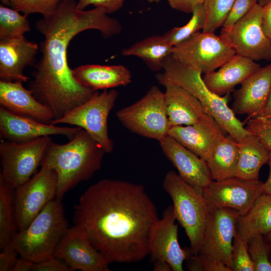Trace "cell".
I'll return each instance as SVG.
<instances>
[{
    "instance_id": "1",
    "label": "cell",
    "mask_w": 271,
    "mask_h": 271,
    "mask_svg": "<svg viewBox=\"0 0 271 271\" xmlns=\"http://www.w3.org/2000/svg\"><path fill=\"white\" fill-rule=\"evenodd\" d=\"M159 219L144 186L105 179L91 185L74 206L73 222L111 263H133L149 255V240Z\"/></svg>"
},
{
    "instance_id": "2",
    "label": "cell",
    "mask_w": 271,
    "mask_h": 271,
    "mask_svg": "<svg viewBox=\"0 0 271 271\" xmlns=\"http://www.w3.org/2000/svg\"><path fill=\"white\" fill-rule=\"evenodd\" d=\"M35 27L44 39L40 43L41 57L35 65L29 89L51 110L54 119H58L96 92L80 84L69 66L67 52L71 40L90 29L108 38L118 34L121 26L102 8L81 10L75 0H61L55 11L37 21Z\"/></svg>"
},
{
    "instance_id": "3",
    "label": "cell",
    "mask_w": 271,
    "mask_h": 271,
    "mask_svg": "<svg viewBox=\"0 0 271 271\" xmlns=\"http://www.w3.org/2000/svg\"><path fill=\"white\" fill-rule=\"evenodd\" d=\"M105 154L103 149L82 128L67 143L52 141L41 166L52 170L56 174V198L62 200L68 191L90 179L100 169Z\"/></svg>"
},
{
    "instance_id": "4",
    "label": "cell",
    "mask_w": 271,
    "mask_h": 271,
    "mask_svg": "<svg viewBox=\"0 0 271 271\" xmlns=\"http://www.w3.org/2000/svg\"><path fill=\"white\" fill-rule=\"evenodd\" d=\"M164 72L157 74V80H165L183 88L197 98L206 114L212 116L221 127L236 142L250 132L228 105L229 94L219 96L206 85L202 73L178 61L172 54L165 60Z\"/></svg>"
},
{
    "instance_id": "5",
    "label": "cell",
    "mask_w": 271,
    "mask_h": 271,
    "mask_svg": "<svg viewBox=\"0 0 271 271\" xmlns=\"http://www.w3.org/2000/svg\"><path fill=\"white\" fill-rule=\"evenodd\" d=\"M68 228L61 200L56 197L26 228L16 233L11 242L20 256L38 262L54 257Z\"/></svg>"
},
{
    "instance_id": "6",
    "label": "cell",
    "mask_w": 271,
    "mask_h": 271,
    "mask_svg": "<svg viewBox=\"0 0 271 271\" xmlns=\"http://www.w3.org/2000/svg\"><path fill=\"white\" fill-rule=\"evenodd\" d=\"M163 187L172 200L176 220L185 230L191 251L197 254L209 213L202 192L188 184L173 171H168L165 175Z\"/></svg>"
},
{
    "instance_id": "7",
    "label": "cell",
    "mask_w": 271,
    "mask_h": 271,
    "mask_svg": "<svg viewBox=\"0 0 271 271\" xmlns=\"http://www.w3.org/2000/svg\"><path fill=\"white\" fill-rule=\"evenodd\" d=\"M116 116L130 131L159 143L168 135L170 128L165 93L157 86L135 103L117 110Z\"/></svg>"
},
{
    "instance_id": "8",
    "label": "cell",
    "mask_w": 271,
    "mask_h": 271,
    "mask_svg": "<svg viewBox=\"0 0 271 271\" xmlns=\"http://www.w3.org/2000/svg\"><path fill=\"white\" fill-rule=\"evenodd\" d=\"M118 92L114 89L96 91L84 103L75 108L62 117L53 120L51 123L69 124L86 130L103 149L110 153L114 144L108 132V117L113 108Z\"/></svg>"
},
{
    "instance_id": "9",
    "label": "cell",
    "mask_w": 271,
    "mask_h": 271,
    "mask_svg": "<svg viewBox=\"0 0 271 271\" xmlns=\"http://www.w3.org/2000/svg\"><path fill=\"white\" fill-rule=\"evenodd\" d=\"M52 141L50 136L20 143L2 141L0 178L14 189L29 180L41 166L47 148Z\"/></svg>"
},
{
    "instance_id": "10",
    "label": "cell",
    "mask_w": 271,
    "mask_h": 271,
    "mask_svg": "<svg viewBox=\"0 0 271 271\" xmlns=\"http://www.w3.org/2000/svg\"><path fill=\"white\" fill-rule=\"evenodd\" d=\"M235 54L222 36L202 31L174 46L172 55L180 63L205 74L220 68Z\"/></svg>"
},
{
    "instance_id": "11",
    "label": "cell",
    "mask_w": 271,
    "mask_h": 271,
    "mask_svg": "<svg viewBox=\"0 0 271 271\" xmlns=\"http://www.w3.org/2000/svg\"><path fill=\"white\" fill-rule=\"evenodd\" d=\"M13 206L18 231L26 228L57 194L55 172L45 166L15 189Z\"/></svg>"
},
{
    "instance_id": "12",
    "label": "cell",
    "mask_w": 271,
    "mask_h": 271,
    "mask_svg": "<svg viewBox=\"0 0 271 271\" xmlns=\"http://www.w3.org/2000/svg\"><path fill=\"white\" fill-rule=\"evenodd\" d=\"M262 7L258 4L228 32L220 36L229 43L236 54L254 61H271V38L262 24Z\"/></svg>"
},
{
    "instance_id": "13",
    "label": "cell",
    "mask_w": 271,
    "mask_h": 271,
    "mask_svg": "<svg viewBox=\"0 0 271 271\" xmlns=\"http://www.w3.org/2000/svg\"><path fill=\"white\" fill-rule=\"evenodd\" d=\"M262 182L233 177L220 181L212 180L202 195L209 212L229 208L246 213L263 192Z\"/></svg>"
},
{
    "instance_id": "14",
    "label": "cell",
    "mask_w": 271,
    "mask_h": 271,
    "mask_svg": "<svg viewBox=\"0 0 271 271\" xmlns=\"http://www.w3.org/2000/svg\"><path fill=\"white\" fill-rule=\"evenodd\" d=\"M239 215V212L229 208L209 212L197 254L222 262L230 268L236 222Z\"/></svg>"
},
{
    "instance_id": "15",
    "label": "cell",
    "mask_w": 271,
    "mask_h": 271,
    "mask_svg": "<svg viewBox=\"0 0 271 271\" xmlns=\"http://www.w3.org/2000/svg\"><path fill=\"white\" fill-rule=\"evenodd\" d=\"M54 257L65 261L73 270H110L103 255L91 244L84 232L75 225L69 227Z\"/></svg>"
},
{
    "instance_id": "16",
    "label": "cell",
    "mask_w": 271,
    "mask_h": 271,
    "mask_svg": "<svg viewBox=\"0 0 271 271\" xmlns=\"http://www.w3.org/2000/svg\"><path fill=\"white\" fill-rule=\"evenodd\" d=\"M176 220L173 206H169L153 227L149 240V255L153 261L164 260L170 264L172 270L183 271L186 250L179 243Z\"/></svg>"
},
{
    "instance_id": "17",
    "label": "cell",
    "mask_w": 271,
    "mask_h": 271,
    "mask_svg": "<svg viewBox=\"0 0 271 271\" xmlns=\"http://www.w3.org/2000/svg\"><path fill=\"white\" fill-rule=\"evenodd\" d=\"M81 129L43 123L0 107V136L7 141L20 143L52 135H61L71 140Z\"/></svg>"
},
{
    "instance_id": "18",
    "label": "cell",
    "mask_w": 271,
    "mask_h": 271,
    "mask_svg": "<svg viewBox=\"0 0 271 271\" xmlns=\"http://www.w3.org/2000/svg\"><path fill=\"white\" fill-rule=\"evenodd\" d=\"M225 131L208 114L189 125L170 127L168 135L207 162Z\"/></svg>"
},
{
    "instance_id": "19",
    "label": "cell",
    "mask_w": 271,
    "mask_h": 271,
    "mask_svg": "<svg viewBox=\"0 0 271 271\" xmlns=\"http://www.w3.org/2000/svg\"><path fill=\"white\" fill-rule=\"evenodd\" d=\"M271 90V63L260 67L249 75L234 93L231 109L235 114L249 118L260 116Z\"/></svg>"
},
{
    "instance_id": "20",
    "label": "cell",
    "mask_w": 271,
    "mask_h": 271,
    "mask_svg": "<svg viewBox=\"0 0 271 271\" xmlns=\"http://www.w3.org/2000/svg\"><path fill=\"white\" fill-rule=\"evenodd\" d=\"M159 144L180 177L202 192L212 180L206 162L169 135Z\"/></svg>"
},
{
    "instance_id": "21",
    "label": "cell",
    "mask_w": 271,
    "mask_h": 271,
    "mask_svg": "<svg viewBox=\"0 0 271 271\" xmlns=\"http://www.w3.org/2000/svg\"><path fill=\"white\" fill-rule=\"evenodd\" d=\"M39 46L24 36L0 40V79L5 81L27 82L24 70L35 63Z\"/></svg>"
},
{
    "instance_id": "22",
    "label": "cell",
    "mask_w": 271,
    "mask_h": 271,
    "mask_svg": "<svg viewBox=\"0 0 271 271\" xmlns=\"http://www.w3.org/2000/svg\"><path fill=\"white\" fill-rule=\"evenodd\" d=\"M22 82L0 80V104L9 111L45 123L54 119L51 110L38 101Z\"/></svg>"
},
{
    "instance_id": "23",
    "label": "cell",
    "mask_w": 271,
    "mask_h": 271,
    "mask_svg": "<svg viewBox=\"0 0 271 271\" xmlns=\"http://www.w3.org/2000/svg\"><path fill=\"white\" fill-rule=\"evenodd\" d=\"M158 81L165 88L166 109L170 127L194 124L205 115L200 102L190 92L167 80Z\"/></svg>"
},
{
    "instance_id": "24",
    "label": "cell",
    "mask_w": 271,
    "mask_h": 271,
    "mask_svg": "<svg viewBox=\"0 0 271 271\" xmlns=\"http://www.w3.org/2000/svg\"><path fill=\"white\" fill-rule=\"evenodd\" d=\"M260 67L255 61L235 54L218 70L205 74L203 80L211 91L224 96Z\"/></svg>"
},
{
    "instance_id": "25",
    "label": "cell",
    "mask_w": 271,
    "mask_h": 271,
    "mask_svg": "<svg viewBox=\"0 0 271 271\" xmlns=\"http://www.w3.org/2000/svg\"><path fill=\"white\" fill-rule=\"evenodd\" d=\"M72 72L80 84L94 91L125 86L131 81V72L121 65H83L72 69Z\"/></svg>"
},
{
    "instance_id": "26",
    "label": "cell",
    "mask_w": 271,
    "mask_h": 271,
    "mask_svg": "<svg viewBox=\"0 0 271 271\" xmlns=\"http://www.w3.org/2000/svg\"><path fill=\"white\" fill-rule=\"evenodd\" d=\"M237 144L239 156L234 177L258 180L259 171L267 163L269 151L259 138L251 132Z\"/></svg>"
},
{
    "instance_id": "27",
    "label": "cell",
    "mask_w": 271,
    "mask_h": 271,
    "mask_svg": "<svg viewBox=\"0 0 271 271\" xmlns=\"http://www.w3.org/2000/svg\"><path fill=\"white\" fill-rule=\"evenodd\" d=\"M236 232L245 241L256 234L266 235L271 232V195L262 193L248 211L239 215Z\"/></svg>"
},
{
    "instance_id": "28",
    "label": "cell",
    "mask_w": 271,
    "mask_h": 271,
    "mask_svg": "<svg viewBox=\"0 0 271 271\" xmlns=\"http://www.w3.org/2000/svg\"><path fill=\"white\" fill-rule=\"evenodd\" d=\"M174 46L163 35H155L140 41L122 50L123 56L141 58L152 71L163 69L165 59L172 54Z\"/></svg>"
},
{
    "instance_id": "29",
    "label": "cell",
    "mask_w": 271,
    "mask_h": 271,
    "mask_svg": "<svg viewBox=\"0 0 271 271\" xmlns=\"http://www.w3.org/2000/svg\"><path fill=\"white\" fill-rule=\"evenodd\" d=\"M238 156L237 142L230 135L223 136L206 162L212 180L234 177Z\"/></svg>"
},
{
    "instance_id": "30",
    "label": "cell",
    "mask_w": 271,
    "mask_h": 271,
    "mask_svg": "<svg viewBox=\"0 0 271 271\" xmlns=\"http://www.w3.org/2000/svg\"><path fill=\"white\" fill-rule=\"evenodd\" d=\"M0 178V248L2 249L12 241L17 230L15 224L13 191Z\"/></svg>"
},
{
    "instance_id": "31",
    "label": "cell",
    "mask_w": 271,
    "mask_h": 271,
    "mask_svg": "<svg viewBox=\"0 0 271 271\" xmlns=\"http://www.w3.org/2000/svg\"><path fill=\"white\" fill-rule=\"evenodd\" d=\"M28 15L13 9L0 5V40L23 36L31 30Z\"/></svg>"
},
{
    "instance_id": "32",
    "label": "cell",
    "mask_w": 271,
    "mask_h": 271,
    "mask_svg": "<svg viewBox=\"0 0 271 271\" xmlns=\"http://www.w3.org/2000/svg\"><path fill=\"white\" fill-rule=\"evenodd\" d=\"M187 24L182 27H174L163 35L173 46L186 40L195 33L203 30L206 23V12L203 5L197 7Z\"/></svg>"
},
{
    "instance_id": "33",
    "label": "cell",
    "mask_w": 271,
    "mask_h": 271,
    "mask_svg": "<svg viewBox=\"0 0 271 271\" xmlns=\"http://www.w3.org/2000/svg\"><path fill=\"white\" fill-rule=\"evenodd\" d=\"M235 0H204L206 23L204 32H214L222 27Z\"/></svg>"
},
{
    "instance_id": "34",
    "label": "cell",
    "mask_w": 271,
    "mask_h": 271,
    "mask_svg": "<svg viewBox=\"0 0 271 271\" xmlns=\"http://www.w3.org/2000/svg\"><path fill=\"white\" fill-rule=\"evenodd\" d=\"M264 235L256 234L247 241V249L254 271H271L269 253L271 246Z\"/></svg>"
},
{
    "instance_id": "35",
    "label": "cell",
    "mask_w": 271,
    "mask_h": 271,
    "mask_svg": "<svg viewBox=\"0 0 271 271\" xmlns=\"http://www.w3.org/2000/svg\"><path fill=\"white\" fill-rule=\"evenodd\" d=\"M230 268L231 271H254L247 242L243 240L236 232L233 241Z\"/></svg>"
},
{
    "instance_id": "36",
    "label": "cell",
    "mask_w": 271,
    "mask_h": 271,
    "mask_svg": "<svg viewBox=\"0 0 271 271\" xmlns=\"http://www.w3.org/2000/svg\"><path fill=\"white\" fill-rule=\"evenodd\" d=\"M61 0H21L12 3V8L23 14L29 15L39 13L43 17L52 14Z\"/></svg>"
},
{
    "instance_id": "37",
    "label": "cell",
    "mask_w": 271,
    "mask_h": 271,
    "mask_svg": "<svg viewBox=\"0 0 271 271\" xmlns=\"http://www.w3.org/2000/svg\"><path fill=\"white\" fill-rule=\"evenodd\" d=\"M245 128L257 136L266 149L271 152V117L249 118Z\"/></svg>"
},
{
    "instance_id": "38",
    "label": "cell",
    "mask_w": 271,
    "mask_h": 271,
    "mask_svg": "<svg viewBox=\"0 0 271 271\" xmlns=\"http://www.w3.org/2000/svg\"><path fill=\"white\" fill-rule=\"evenodd\" d=\"M257 4V0H235L222 26L221 32H229Z\"/></svg>"
},
{
    "instance_id": "39",
    "label": "cell",
    "mask_w": 271,
    "mask_h": 271,
    "mask_svg": "<svg viewBox=\"0 0 271 271\" xmlns=\"http://www.w3.org/2000/svg\"><path fill=\"white\" fill-rule=\"evenodd\" d=\"M125 0H78L77 8L84 10L89 5L104 9L108 14L119 10L122 7Z\"/></svg>"
},
{
    "instance_id": "40",
    "label": "cell",
    "mask_w": 271,
    "mask_h": 271,
    "mask_svg": "<svg viewBox=\"0 0 271 271\" xmlns=\"http://www.w3.org/2000/svg\"><path fill=\"white\" fill-rule=\"evenodd\" d=\"M33 271H73V270L66 263L53 257L46 260L34 262Z\"/></svg>"
},
{
    "instance_id": "41",
    "label": "cell",
    "mask_w": 271,
    "mask_h": 271,
    "mask_svg": "<svg viewBox=\"0 0 271 271\" xmlns=\"http://www.w3.org/2000/svg\"><path fill=\"white\" fill-rule=\"evenodd\" d=\"M2 249L3 250L0 254V271L10 270L17 258L18 252L11 241Z\"/></svg>"
},
{
    "instance_id": "42",
    "label": "cell",
    "mask_w": 271,
    "mask_h": 271,
    "mask_svg": "<svg viewBox=\"0 0 271 271\" xmlns=\"http://www.w3.org/2000/svg\"><path fill=\"white\" fill-rule=\"evenodd\" d=\"M173 9L185 13H192L198 6L203 5L204 0H167Z\"/></svg>"
},
{
    "instance_id": "43",
    "label": "cell",
    "mask_w": 271,
    "mask_h": 271,
    "mask_svg": "<svg viewBox=\"0 0 271 271\" xmlns=\"http://www.w3.org/2000/svg\"><path fill=\"white\" fill-rule=\"evenodd\" d=\"M262 24L264 33L271 38V1L262 7Z\"/></svg>"
},
{
    "instance_id": "44",
    "label": "cell",
    "mask_w": 271,
    "mask_h": 271,
    "mask_svg": "<svg viewBox=\"0 0 271 271\" xmlns=\"http://www.w3.org/2000/svg\"><path fill=\"white\" fill-rule=\"evenodd\" d=\"M34 262L25 257L21 256L17 258L10 270L12 271H30L32 270Z\"/></svg>"
},
{
    "instance_id": "45",
    "label": "cell",
    "mask_w": 271,
    "mask_h": 271,
    "mask_svg": "<svg viewBox=\"0 0 271 271\" xmlns=\"http://www.w3.org/2000/svg\"><path fill=\"white\" fill-rule=\"evenodd\" d=\"M267 164L269 166V174L266 181L262 183L263 193L271 195V152L268 153Z\"/></svg>"
},
{
    "instance_id": "46",
    "label": "cell",
    "mask_w": 271,
    "mask_h": 271,
    "mask_svg": "<svg viewBox=\"0 0 271 271\" xmlns=\"http://www.w3.org/2000/svg\"><path fill=\"white\" fill-rule=\"evenodd\" d=\"M154 270L155 271H171L172 268L170 264L166 261L157 260L154 261Z\"/></svg>"
},
{
    "instance_id": "47",
    "label": "cell",
    "mask_w": 271,
    "mask_h": 271,
    "mask_svg": "<svg viewBox=\"0 0 271 271\" xmlns=\"http://www.w3.org/2000/svg\"><path fill=\"white\" fill-rule=\"evenodd\" d=\"M259 116L263 117H271V90L266 106Z\"/></svg>"
},
{
    "instance_id": "48",
    "label": "cell",
    "mask_w": 271,
    "mask_h": 271,
    "mask_svg": "<svg viewBox=\"0 0 271 271\" xmlns=\"http://www.w3.org/2000/svg\"><path fill=\"white\" fill-rule=\"evenodd\" d=\"M271 0H257V4L262 7L266 5Z\"/></svg>"
},
{
    "instance_id": "49",
    "label": "cell",
    "mask_w": 271,
    "mask_h": 271,
    "mask_svg": "<svg viewBox=\"0 0 271 271\" xmlns=\"http://www.w3.org/2000/svg\"><path fill=\"white\" fill-rule=\"evenodd\" d=\"M2 3L4 5H11L12 3H14L19 2L21 0H1Z\"/></svg>"
},
{
    "instance_id": "50",
    "label": "cell",
    "mask_w": 271,
    "mask_h": 271,
    "mask_svg": "<svg viewBox=\"0 0 271 271\" xmlns=\"http://www.w3.org/2000/svg\"><path fill=\"white\" fill-rule=\"evenodd\" d=\"M265 237V239L267 241V242L269 243V244L271 246V232H270L269 233H268L267 235L264 236Z\"/></svg>"
},
{
    "instance_id": "51",
    "label": "cell",
    "mask_w": 271,
    "mask_h": 271,
    "mask_svg": "<svg viewBox=\"0 0 271 271\" xmlns=\"http://www.w3.org/2000/svg\"><path fill=\"white\" fill-rule=\"evenodd\" d=\"M140 1H147L149 3H159L161 0H140Z\"/></svg>"
},
{
    "instance_id": "52",
    "label": "cell",
    "mask_w": 271,
    "mask_h": 271,
    "mask_svg": "<svg viewBox=\"0 0 271 271\" xmlns=\"http://www.w3.org/2000/svg\"><path fill=\"white\" fill-rule=\"evenodd\" d=\"M269 259H270V261L271 262V247H270V253H269Z\"/></svg>"
},
{
    "instance_id": "53",
    "label": "cell",
    "mask_w": 271,
    "mask_h": 271,
    "mask_svg": "<svg viewBox=\"0 0 271 271\" xmlns=\"http://www.w3.org/2000/svg\"></svg>"
}]
</instances>
